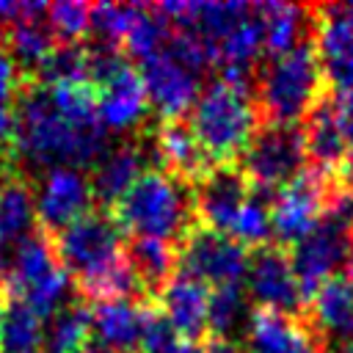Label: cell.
Here are the masks:
<instances>
[{"label":"cell","mask_w":353,"mask_h":353,"mask_svg":"<svg viewBox=\"0 0 353 353\" xmlns=\"http://www.w3.org/2000/svg\"><path fill=\"white\" fill-rule=\"evenodd\" d=\"M108 146L110 141L102 121L72 124L55 108L50 88L33 80L22 83L14 99V138H11V154L19 174L39 176L61 165L91 168L108 152Z\"/></svg>","instance_id":"obj_1"},{"label":"cell","mask_w":353,"mask_h":353,"mask_svg":"<svg viewBox=\"0 0 353 353\" xmlns=\"http://www.w3.org/2000/svg\"><path fill=\"white\" fill-rule=\"evenodd\" d=\"M108 212L130 237H154L176 245L193 226H199L193 185L163 168L143 171Z\"/></svg>","instance_id":"obj_2"},{"label":"cell","mask_w":353,"mask_h":353,"mask_svg":"<svg viewBox=\"0 0 353 353\" xmlns=\"http://www.w3.org/2000/svg\"><path fill=\"white\" fill-rule=\"evenodd\" d=\"M259 108L251 80L218 77L196 97L188 127L215 165L234 163L259 130Z\"/></svg>","instance_id":"obj_3"},{"label":"cell","mask_w":353,"mask_h":353,"mask_svg":"<svg viewBox=\"0 0 353 353\" xmlns=\"http://www.w3.org/2000/svg\"><path fill=\"white\" fill-rule=\"evenodd\" d=\"M314 41H303L268 61L254 74V99L262 124H301L325 94Z\"/></svg>","instance_id":"obj_4"},{"label":"cell","mask_w":353,"mask_h":353,"mask_svg":"<svg viewBox=\"0 0 353 353\" xmlns=\"http://www.w3.org/2000/svg\"><path fill=\"white\" fill-rule=\"evenodd\" d=\"M3 287L11 298H19L41 320H47L74 298L72 279L58 259L55 240L39 226L14 245V259L8 262Z\"/></svg>","instance_id":"obj_5"},{"label":"cell","mask_w":353,"mask_h":353,"mask_svg":"<svg viewBox=\"0 0 353 353\" xmlns=\"http://www.w3.org/2000/svg\"><path fill=\"white\" fill-rule=\"evenodd\" d=\"M350 221H353V193L336 182L323 218L303 240H298L292 245V254H290L295 279H298L306 301L328 279H334L336 270L347 262Z\"/></svg>","instance_id":"obj_6"},{"label":"cell","mask_w":353,"mask_h":353,"mask_svg":"<svg viewBox=\"0 0 353 353\" xmlns=\"http://www.w3.org/2000/svg\"><path fill=\"white\" fill-rule=\"evenodd\" d=\"M237 165L256 190L284 188L306 168L301 124H259Z\"/></svg>","instance_id":"obj_7"},{"label":"cell","mask_w":353,"mask_h":353,"mask_svg":"<svg viewBox=\"0 0 353 353\" xmlns=\"http://www.w3.org/2000/svg\"><path fill=\"white\" fill-rule=\"evenodd\" d=\"M334 188H336L334 174H323L309 165L292 182L273 190L270 229H273L276 245L284 248V245H295L298 240H303L323 218Z\"/></svg>","instance_id":"obj_8"},{"label":"cell","mask_w":353,"mask_h":353,"mask_svg":"<svg viewBox=\"0 0 353 353\" xmlns=\"http://www.w3.org/2000/svg\"><path fill=\"white\" fill-rule=\"evenodd\" d=\"M179 251V273L193 276L210 290L240 284L248 268V248L232 240L223 232H212L207 226H193L185 240L176 245Z\"/></svg>","instance_id":"obj_9"},{"label":"cell","mask_w":353,"mask_h":353,"mask_svg":"<svg viewBox=\"0 0 353 353\" xmlns=\"http://www.w3.org/2000/svg\"><path fill=\"white\" fill-rule=\"evenodd\" d=\"M33 185V204H36V226L50 237L61 234L77 218L91 212L94 196L88 185V174L83 168L61 165L50 168L30 179Z\"/></svg>","instance_id":"obj_10"},{"label":"cell","mask_w":353,"mask_h":353,"mask_svg":"<svg viewBox=\"0 0 353 353\" xmlns=\"http://www.w3.org/2000/svg\"><path fill=\"white\" fill-rule=\"evenodd\" d=\"M245 292L256 301V309H270V312H284V314L306 312L303 309L306 298L295 279L290 254L276 243L254 248L248 254Z\"/></svg>","instance_id":"obj_11"},{"label":"cell","mask_w":353,"mask_h":353,"mask_svg":"<svg viewBox=\"0 0 353 353\" xmlns=\"http://www.w3.org/2000/svg\"><path fill=\"white\" fill-rule=\"evenodd\" d=\"M314 52L325 85L334 91L353 88V3L312 6Z\"/></svg>","instance_id":"obj_12"},{"label":"cell","mask_w":353,"mask_h":353,"mask_svg":"<svg viewBox=\"0 0 353 353\" xmlns=\"http://www.w3.org/2000/svg\"><path fill=\"white\" fill-rule=\"evenodd\" d=\"M254 185L240 171L237 163L212 165L201 179L193 182V207L199 226L229 234L240 210L251 199Z\"/></svg>","instance_id":"obj_13"},{"label":"cell","mask_w":353,"mask_h":353,"mask_svg":"<svg viewBox=\"0 0 353 353\" xmlns=\"http://www.w3.org/2000/svg\"><path fill=\"white\" fill-rule=\"evenodd\" d=\"M141 80L149 97V108L157 110L160 121L168 119H182L185 110L193 108L196 97L201 94V74L196 69H190L188 63H182L179 58H174L165 47L141 61Z\"/></svg>","instance_id":"obj_14"},{"label":"cell","mask_w":353,"mask_h":353,"mask_svg":"<svg viewBox=\"0 0 353 353\" xmlns=\"http://www.w3.org/2000/svg\"><path fill=\"white\" fill-rule=\"evenodd\" d=\"M248 353H328V339L301 314L254 309L245 323Z\"/></svg>","instance_id":"obj_15"},{"label":"cell","mask_w":353,"mask_h":353,"mask_svg":"<svg viewBox=\"0 0 353 353\" xmlns=\"http://www.w3.org/2000/svg\"><path fill=\"white\" fill-rule=\"evenodd\" d=\"M154 303L179 339L207 342V309H210V287L207 284L176 270V276L163 287V292L154 298Z\"/></svg>","instance_id":"obj_16"},{"label":"cell","mask_w":353,"mask_h":353,"mask_svg":"<svg viewBox=\"0 0 353 353\" xmlns=\"http://www.w3.org/2000/svg\"><path fill=\"white\" fill-rule=\"evenodd\" d=\"M152 141H154V152H157V168L179 176L190 185L196 179H201L215 165L210 160V154L201 149V143L196 141V135L190 132L185 119L157 121L152 127Z\"/></svg>","instance_id":"obj_17"},{"label":"cell","mask_w":353,"mask_h":353,"mask_svg":"<svg viewBox=\"0 0 353 353\" xmlns=\"http://www.w3.org/2000/svg\"><path fill=\"white\" fill-rule=\"evenodd\" d=\"M97 110L105 130H119V132L143 130V119L149 113V97L141 74L132 66H127L110 83L97 88Z\"/></svg>","instance_id":"obj_18"},{"label":"cell","mask_w":353,"mask_h":353,"mask_svg":"<svg viewBox=\"0 0 353 353\" xmlns=\"http://www.w3.org/2000/svg\"><path fill=\"white\" fill-rule=\"evenodd\" d=\"M143 301L91 303V334H94V342L108 353H141Z\"/></svg>","instance_id":"obj_19"},{"label":"cell","mask_w":353,"mask_h":353,"mask_svg":"<svg viewBox=\"0 0 353 353\" xmlns=\"http://www.w3.org/2000/svg\"><path fill=\"white\" fill-rule=\"evenodd\" d=\"M301 135L306 146V160L323 174H336L345 157L350 154V146L345 143L334 116L331 94H323L317 105L306 113V119L301 121Z\"/></svg>","instance_id":"obj_20"},{"label":"cell","mask_w":353,"mask_h":353,"mask_svg":"<svg viewBox=\"0 0 353 353\" xmlns=\"http://www.w3.org/2000/svg\"><path fill=\"white\" fill-rule=\"evenodd\" d=\"M124 259H127L146 301H154L179 270L176 243L154 240V237H127Z\"/></svg>","instance_id":"obj_21"},{"label":"cell","mask_w":353,"mask_h":353,"mask_svg":"<svg viewBox=\"0 0 353 353\" xmlns=\"http://www.w3.org/2000/svg\"><path fill=\"white\" fill-rule=\"evenodd\" d=\"M306 317L331 342H353V273H336L312 298Z\"/></svg>","instance_id":"obj_22"},{"label":"cell","mask_w":353,"mask_h":353,"mask_svg":"<svg viewBox=\"0 0 353 353\" xmlns=\"http://www.w3.org/2000/svg\"><path fill=\"white\" fill-rule=\"evenodd\" d=\"M262 30H265V52L281 55L295 50L298 44L314 36V14L312 8L292 3H259Z\"/></svg>","instance_id":"obj_23"},{"label":"cell","mask_w":353,"mask_h":353,"mask_svg":"<svg viewBox=\"0 0 353 353\" xmlns=\"http://www.w3.org/2000/svg\"><path fill=\"white\" fill-rule=\"evenodd\" d=\"M91 342V306L74 295L66 306L47 317L41 334V353H83Z\"/></svg>","instance_id":"obj_24"},{"label":"cell","mask_w":353,"mask_h":353,"mask_svg":"<svg viewBox=\"0 0 353 353\" xmlns=\"http://www.w3.org/2000/svg\"><path fill=\"white\" fill-rule=\"evenodd\" d=\"M36 229V204L30 176L14 174L0 188V251L22 243Z\"/></svg>","instance_id":"obj_25"},{"label":"cell","mask_w":353,"mask_h":353,"mask_svg":"<svg viewBox=\"0 0 353 353\" xmlns=\"http://www.w3.org/2000/svg\"><path fill=\"white\" fill-rule=\"evenodd\" d=\"M55 44V36L41 17H33V19H22L17 25H8V33H6V52L14 58V63L19 66V72L33 80L39 63L44 61V55L52 50Z\"/></svg>","instance_id":"obj_26"},{"label":"cell","mask_w":353,"mask_h":353,"mask_svg":"<svg viewBox=\"0 0 353 353\" xmlns=\"http://www.w3.org/2000/svg\"><path fill=\"white\" fill-rule=\"evenodd\" d=\"M168 36H171V25L154 6H132L121 47H124L127 58H135L141 63V61L157 55L165 47Z\"/></svg>","instance_id":"obj_27"},{"label":"cell","mask_w":353,"mask_h":353,"mask_svg":"<svg viewBox=\"0 0 353 353\" xmlns=\"http://www.w3.org/2000/svg\"><path fill=\"white\" fill-rule=\"evenodd\" d=\"M44 320L30 312L19 298L6 301L3 317H0V353H30L41 347Z\"/></svg>","instance_id":"obj_28"},{"label":"cell","mask_w":353,"mask_h":353,"mask_svg":"<svg viewBox=\"0 0 353 353\" xmlns=\"http://www.w3.org/2000/svg\"><path fill=\"white\" fill-rule=\"evenodd\" d=\"M33 83H39L44 88L88 83V77H85V44L83 41H55L52 50L39 63Z\"/></svg>","instance_id":"obj_29"},{"label":"cell","mask_w":353,"mask_h":353,"mask_svg":"<svg viewBox=\"0 0 353 353\" xmlns=\"http://www.w3.org/2000/svg\"><path fill=\"white\" fill-rule=\"evenodd\" d=\"M251 314V312H248ZM245 290L240 284H226L210 290V309H207V339H229L245 320Z\"/></svg>","instance_id":"obj_30"},{"label":"cell","mask_w":353,"mask_h":353,"mask_svg":"<svg viewBox=\"0 0 353 353\" xmlns=\"http://www.w3.org/2000/svg\"><path fill=\"white\" fill-rule=\"evenodd\" d=\"M88 11L91 6L77 0H61L50 3L44 11V19L55 36V41H85L88 36Z\"/></svg>","instance_id":"obj_31"},{"label":"cell","mask_w":353,"mask_h":353,"mask_svg":"<svg viewBox=\"0 0 353 353\" xmlns=\"http://www.w3.org/2000/svg\"><path fill=\"white\" fill-rule=\"evenodd\" d=\"M132 6L119 3H97L88 11V36L91 41H108V44H124V33L130 25Z\"/></svg>","instance_id":"obj_32"},{"label":"cell","mask_w":353,"mask_h":353,"mask_svg":"<svg viewBox=\"0 0 353 353\" xmlns=\"http://www.w3.org/2000/svg\"><path fill=\"white\" fill-rule=\"evenodd\" d=\"M179 336L163 317L154 301H143V331H141V353H168Z\"/></svg>","instance_id":"obj_33"},{"label":"cell","mask_w":353,"mask_h":353,"mask_svg":"<svg viewBox=\"0 0 353 353\" xmlns=\"http://www.w3.org/2000/svg\"><path fill=\"white\" fill-rule=\"evenodd\" d=\"M28 77L19 72V66L14 63V58L6 52V47L0 50V105H14L22 83Z\"/></svg>","instance_id":"obj_34"},{"label":"cell","mask_w":353,"mask_h":353,"mask_svg":"<svg viewBox=\"0 0 353 353\" xmlns=\"http://www.w3.org/2000/svg\"><path fill=\"white\" fill-rule=\"evenodd\" d=\"M331 102H334V116H336L339 132H342L345 143L353 149V88L336 91V94L331 97Z\"/></svg>","instance_id":"obj_35"},{"label":"cell","mask_w":353,"mask_h":353,"mask_svg":"<svg viewBox=\"0 0 353 353\" xmlns=\"http://www.w3.org/2000/svg\"><path fill=\"white\" fill-rule=\"evenodd\" d=\"M14 138V105H0V152H11Z\"/></svg>","instance_id":"obj_36"},{"label":"cell","mask_w":353,"mask_h":353,"mask_svg":"<svg viewBox=\"0 0 353 353\" xmlns=\"http://www.w3.org/2000/svg\"><path fill=\"white\" fill-rule=\"evenodd\" d=\"M334 176H336V182H339L345 190H350V193H353V152L345 157V163L339 165V171H336Z\"/></svg>","instance_id":"obj_37"},{"label":"cell","mask_w":353,"mask_h":353,"mask_svg":"<svg viewBox=\"0 0 353 353\" xmlns=\"http://www.w3.org/2000/svg\"><path fill=\"white\" fill-rule=\"evenodd\" d=\"M14 174H19V168H17V163H14V154H11V152H0V188H3V182H6L8 176H14Z\"/></svg>","instance_id":"obj_38"},{"label":"cell","mask_w":353,"mask_h":353,"mask_svg":"<svg viewBox=\"0 0 353 353\" xmlns=\"http://www.w3.org/2000/svg\"><path fill=\"white\" fill-rule=\"evenodd\" d=\"M168 353H207V345L204 342H185V339H179Z\"/></svg>","instance_id":"obj_39"},{"label":"cell","mask_w":353,"mask_h":353,"mask_svg":"<svg viewBox=\"0 0 353 353\" xmlns=\"http://www.w3.org/2000/svg\"><path fill=\"white\" fill-rule=\"evenodd\" d=\"M347 262H350V273H353V221H350V237H347Z\"/></svg>","instance_id":"obj_40"},{"label":"cell","mask_w":353,"mask_h":353,"mask_svg":"<svg viewBox=\"0 0 353 353\" xmlns=\"http://www.w3.org/2000/svg\"><path fill=\"white\" fill-rule=\"evenodd\" d=\"M6 273H8V259L6 251H0V281H6Z\"/></svg>","instance_id":"obj_41"},{"label":"cell","mask_w":353,"mask_h":353,"mask_svg":"<svg viewBox=\"0 0 353 353\" xmlns=\"http://www.w3.org/2000/svg\"><path fill=\"white\" fill-rule=\"evenodd\" d=\"M6 301H8V292H6V287L0 284V317H3V309H6Z\"/></svg>","instance_id":"obj_42"},{"label":"cell","mask_w":353,"mask_h":353,"mask_svg":"<svg viewBox=\"0 0 353 353\" xmlns=\"http://www.w3.org/2000/svg\"><path fill=\"white\" fill-rule=\"evenodd\" d=\"M83 353H108V350H102V347H99L97 342H91V345H88V347L83 350Z\"/></svg>","instance_id":"obj_43"},{"label":"cell","mask_w":353,"mask_h":353,"mask_svg":"<svg viewBox=\"0 0 353 353\" xmlns=\"http://www.w3.org/2000/svg\"><path fill=\"white\" fill-rule=\"evenodd\" d=\"M6 33H8V28H6L3 22H0V50L6 47Z\"/></svg>","instance_id":"obj_44"},{"label":"cell","mask_w":353,"mask_h":353,"mask_svg":"<svg viewBox=\"0 0 353 353\" xmlns=\"http://www.w3.org/2000/svg\"><path fill=\"white\" fill-rule=\"evenodd\" d=\"M342 353H353V342H347V345L342 347Z\"/></svg>","instance_id":"obj_45"},{"label":"cell","mask_w":353,"mask_h":353,"mask_svg":"<svg viewBox=\"0 0 353 353\" xmlns=\"http://www.w3.org/2000/svg\"><path fill=\"white\" fill-rule=\"evenodd\" d=\"M30 353H41V347H39V350H30Z\"/></svg>","instance_id":"obj_46"}]
</instances>
